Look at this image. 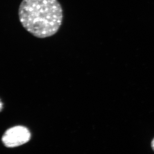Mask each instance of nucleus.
<instances>
[{"instance_id":"3","label":"nucleus","mask_w":154,"mask_h":154,"mask_svg":"<svg viewBox=\"0 0 154 154\" xmlns=\"http://www.w3.org/2000/svg\"><path fill=\"white\" fill-rule=\"evenodd\" d=\"M152 148L154 150V139L153 140H152Z\"/></svg>"},{"instance_id":"1","label":"nucleus","mask_w":154,"mask_h":154,"mask_svg":"<svg viewBox=\"0 0 154 154\" xmlns=\"http://www.w3.org/2000/svg\"><path fill=\"white\" fill-rule=\"evenodd\" d=\"M18 15L22 27L38 38L56 34L64 17L63 9L57 0H22Z\"/></svg>"},{"instance_id":"2","label":"nucleus","mask_w":154,"mask_h":154,"mask_svg":"<svg viewBox=\"0 0 154 154\" xmlns=\"http://www.w3.org/2000/svg\"><path fill=\"white\" fill-rule=\"evenodd\" d=\"M30 138V133L28 128L17 126L8 130L3 135L2 140L6 146L15 147L28 142Z\"/></svg>"}]
</instances>
